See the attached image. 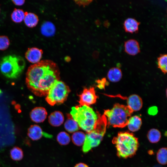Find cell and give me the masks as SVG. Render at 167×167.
I'll use <instances>...</instances> for the list:
<instances>
[{
    "label": "cell",
    "instance_id": "cell-1",
    "mask_svg": "<svg viewBox=\"0 0 167 167\" xmlns=\"http://www.w3.org/2000/svg\"><path fill=\"white\" fill-rule=\"evenodd\" d=\"M60 79L59 71L56 63L49 60H44L29 67L26 82L34 94L42 96L47 95L52 85Z\"/></svg>",
    "mask_w": 167,
    "mask_h": 167
},
{
    "label": "cell",
    "instance_id": "cell-2",
    "mask_svg": "<svg viewBox=\"0 0 167 167\" xmlns=\"http://www.w3.org/2000/svg\"><path fill=\"white\" fill-rule=\"evenodd\" d=\"M112 143L116 148L118 156L124 158L134 156L139 145L138 138L129 132H119L113 139Z\"/></svg>",
    "mask_w": 167,
    "mask_h": 167
},
{
    "label": "cell",
    "instance_id": "cell-3",
    "mask_svg": "<svg viewBox=\"0 0 167 167\" xmlns=\"http://www.w3.org/2000/svg\"><path fill=\"white\" fill-rule=\"evenodd\" d=\"M70 114L79 128L87 133L93 130L98 119L97 114L91 108L86 105L72 107Z\"/></svg>",
    "mask_w": 167,
    "mask_h": 167
},
{
    "label": "cell",
    "instance_id": "cell-4",
    "mask_svg": "<svg viewBox=\"0 0 167 167\" xmlns=\"http://www.w3.org/2000/svg\"><path fill=\"white\" fill-rule=\"evenodd\" d=\"M133 111L127 106L116 103L113 108L104 110L107 125L114 127L123 128L127 125Z\"/></svg>",
    "mask_w": 167,
    "mask_h": 167
},
{
    "label": "cell",
    "instance_id": "cell-5",
    "mask_svg": "<svg viewBox=\"0 0 167 167\" xmlns=\"http://www.w3.org/2000/svg\"><path fill=\"white\" fill-rule=\"evenodd\" d=\"M98 119L94 129L87 133L82 147V151L86 153L92 148L99 145L104 136L107 126V119L104 115H100L97 113Z\"/></svg>",
    "mask_w": 167,
    "mask_h": 167
},
{
    "label": "cell",
    "instance_id": "cell-6",
    "mask_svg": "<svg viewBox=\"0 0 167 167\" xmlns=\"http://www.w3.org/2000/svg\"><path fill=\"white\" fill-rule=\"evenodd\" d=\"M24 58L19 56L8 55L0 61V70L5 76L11 79L16 78L23 71L25 66Z\"/></svg>",
    "mask_w": 167,
    "mask_h": 167
},
{
    "label": "cell",
    "instance_id": "cell-7",
    "mask_svg": "<svg viewBox=\"0 0 167 167\" xmlns=\"http://www.w3.org/2000/svg\"><path fill=\"white\" fill-rule=\"evenodd\" d=\"M70 92L69 87L59 80L55 82L51 86L45 98L50 105L63 103L66 100Z\"/></svg>",
    "mask_w": 167,
    "mask_h": 167
},
{
    "label": "cell",
    "instance_id": "cell-8",
    "mask_svg": "<svg viewBox=\"0 0 167 167\" xmlns=\"http://www.w3.org/2000/svg\"><path fill=\"white\" fill-rule=\"evenodd\" d=\"M79 103L80 106H89L95 103L97 96L93 87L84 88L82 93L79 95Z\"/></svg>",
    "mask_w": 167,
    "mask_h": 167
},
{
    "label": "cell",
    "instance_id": "cell-9",
    "mask_svg": "<svg viewBox=\"0 0 167 167\" xmlns=\"http://www.w3.org/2000/svg\"><path fill=\"white\" fill-rule=\"evenodd\" d=\"M112 97H118L123 99L126 100L127 106L133 111L139 110L143 106V101L141 98L138 95L132 94L128 97H124L120 95L111 96Z\"/></svg>",
    "mask_w": 167,
    "mask_h": 167
},
{
    "label": "cell",
    "instance_id": "cell-10",
    "mask_svg": "<svg viewBox=\"0 0 167 167\" xmlns=\"http://www.w3.org/2000/svg\"><path fill=\"white\" fill-rule=\"evenodd\" d=\"M43 54L42 50L36 47L29 48L26 52L25 57L30 62L36 63L40 61Z\"/></svg>",
    "mask_w": 167,
    "mask_h": 167
},
{
    "label": "cell",
    "instance_id": "cell-11",
    "mask_svg": "<svg viewBox=\"0 0 167 167\" xmlns=\"http://www.w3.org/2000/svg\"><path fill=\"white\" fill-rule=\"evenodd\" d=\"M47 113L42 107H37L33 109L30 113V117L32 121L36 123L44 122L46 118Z\"/></svg>",
    "mask_w": 167,
    "mask_h": 167
},
{
    "label": "cell",
    "instance_id": "cell-12",
    "mask_svg": "<svg viewBox=\"0 0 167 167\" xmlns=\"http://www.w3.org/2000/svg\"><path fill=\"white\" fill-rule=\"evenodd\" d=\"M125 51L127 54L135 55L140 52V47L138 42L135 40H129L125 42Z\"/></svg>",
    "mask_w": 167,
    "mask_h": 167
},
{
    "label": "cell",
    "instance_id": "cell-13",
    "mask_svg": "<svg viewBox=\"0 0 167 167\" xmlns=\"http://www.w3.org/2000/svg\"><path fill=\"white\" fill-rule=\"evenodd\" d=\"M139 22L135 19L129 18L126 19L123 23V27L125 31L128 32H137L139 30Z\"/></svg>",
    "mask_w": 167,
    "mask_h": 167
},
{
    "label": "cell",
    "instance_id": "cell-14",
    "mask_svg": "<svg viewBox=\"0 0 167 167\" xmlns=\"http://www.w3.org/2000/svg\"><path fill=\"white\" fill-rule=\"evenodd\" d=\"M64 121L62 113L59 111H55L50 114L48 118V121L52 126L55 127L61 126Z\"/></svg>",
    "mask_w": 167,
    "mask_h": 167
},
{
    "label": "cell",
    "instance_id": "cell-15",
    "mask_svg": "<svg viewBox=\"0 0 167 167\" xmlns=\"http://www.w3.org/2000/svg\"><path fill=\"white\" fill-rule=\"evenodd\" d=\"M28 136L33 140L40 139L43 135L41 128L38 125H34L30 126L28 131Z\"/></svg>",
    "mask_w": 167,
    "mask_h": 167
},
{
    "label": "cell",
    "instance_id": "cell-16",
    "mask_svg": "<svg viewBox=\"0 0 167 167\" xmlns=\"http://www.w3.org/2000/svg\"><path fill=\"white\" fill-rule=\"evenodd\" d=\"M142 124L141 118L137 115H135L129 118L127 126L130 131L135 132L140 129Z\"/></svg>",
    "mask_w": 167,
    "mask_h": 167
},
{
    "label": "cell",
    "instance_id": "cell-17",
    "mask_svg": "<svg viewBox=\"0 0 167 167\" xmlns=\"http://www.w3.org/2000/svg\"><path fill=\"white\" fill-rule=\"evenodd\" d=\"M41 34L46 37L53 36L56 31L55 26L52 22L49 21L43 23L41 27Z\"/></svg>",
    "mask_w": 167,
    "mask_h": 167
},
{
    "label": "cell",
    "instance_id": "cell-18",
    "mask_svg": "<svg viewBox=\"0 0 167 167\" xmlns=\"http://www.w3.org/2000/svg\"><path fill=\"white\" fill-rule=\"evenodd\" d=\"M67 116V119L64 125L65 130L70 133H74L78 130L80 128L70 114H68Z\"/></svg>",
    "mask_w": 167,
    "mask_h": 167
},
{
    "label": "cell",
    "instance_id": "cell-19",
    "mask_svg": "<svg viewBox=\"0 0 167 167\" xmlns=\"http://www.w3.org/2000/svg\"><path fill=\"white\" fill-rule=\"evenodd\" d=\"M108 80L112 82H117L119 81L122 77V72L120 69L117 67L111 68L107 73Z\"/></svg>",
    "mask_w": 167,
    "mask_h": 167
},
{
    "label": "cell",
    "instance_id": "cell-20",
    "mask_svg": "<svg viewBox=\"0 0 167 167\" xmlns=\"http://www.w3.org/2000/svg\"><path fill=\"white\" fill-rule=\"evenodd\" d=\"M25 12L24 21L26 25L29 28H33L36 26L39 21L37 15L32 13Z\"/></svg>",
    "mask_w": 167,
    "mask_h": 167
},
{
    "label": "cell",
    "instance_id": "cell-21",
    "mask_svg": "<svg viewBox=\"0 0 167 167\" xmlns=\"http://www.w3.org/2000/svg\"><path fill=\"white\" fill-rule=\"evenodd\" d=\"M86 138V135L81 131H76L72 135L71 139L73 143L76 146L83 145Z\"/></svg>",
    "mask_w": 167,
    "mask_h": 167
},
{
    "label": "cell",
    "instance_id": "cell-22",
    "mask_svg": "<svg viewBox=\"0 0 167 167\" xmlns=\"http://www.w3.org/2000/svg\"><path fill=\"white\" fill-rule=\"evenodd\" d=\"M161 137L160 132L157 129L153 128L150 129L147 134L148 138L151 143H155L158 142Z\"/></svg>",
    "mask_w": 167,
    "mask_h": 167
},
{
    "label": "cell",
    "instance_id": "cell-23",
    "mask_svg": "<svg viewBox=\"0 0 167 167\" xmlns=\"http://www.w3.org/2000/svg\"><path fill=\"white\" fill-rule=\"evenodd\" d=\"M25 13L22 10L15 9L11 14V19L15 23H20L24 20Z\"/></svg>",
    "mask_w": 167,
    "mask_h": 167
},
{
    "label": "cell",
    "instance_id": "cell-24",
    "mask_svg": "<svg viewBox=\"0 0 167 167\" xmlns=\"http://www.w3.org/2000/svg\"><path fill=\"white\" fill-rule=\"evenodd\" d=\"M10 153L11 158L14 161H19L23 158V151L21 149L18 147H14L12 148Z\"/></svg>",
    "mask_w": 167,
    "mask_h": 167
},
{
    "label": "cell",
    "instance_id": "cell-25",
    "mask_svg": "<svg viewBox=\"0 0 167 167\" xmlns=\"http://www.w3.org/2000/svg\"><path fill=\"white\" fill-rule=\"evenodd\" d=\"M158 67L164 74L167 72V55L166 54H162L157 58Z\"/></svg>",
    "mask_w": 167,
    "mask_h": 167
},
{
    "label": "cell",
    "instance_id": "cell-26",
    "mask_svg": "<svg viewBox=\"0 0 167 167\" xmlns=\"http://www.w3.org/2000/svg\"><path fill=\"white\" fill-rule=\"evenodd\" d=\"M57 140L60 145H66L68 144L70 142L71 138L67 133L64 131H62L57 135Z\"/></svg>",
    "mask_w": 167,
    "mask_h": 167
},
{
    "label": "cell",
    "instance_id": "cell-27",
    "mask_svg": "<svg viewBox=\"0 0 167 167\" xmlns=\"http://www.w3.org/2000/svg\"><path fill=\"white\" fill-rule=\"evenodd\" d=\"M167 151L165 148H162L159 150L156 154V158L160 164L165 165L167 163Z\"/></svg>",
    "mask_w": 167,
    "mask_h": 167
},
{
    "label": "cell",
    "instance_id": "cell-28",
    "mask_svg": "<svg viewBox=\"0 0 167 167\" xmlns=\"http://www.w3.org/2000/svg\"><path fill=\"white\" fill-rule=\"evenodd\" d=\"M10 45V41L8 37L6 36H0V50L6 49Z\"/></svg>",
    "mask_w": 167,
    "mask_h": 167
},
{
    "label": "cell",
    "instance_id": "cell-29",
    "mask_svg": "<svg viewBox=\"0 0 167 167\" xmlns=\"http://www.w3.org/2000/svg\"><path fill=\"white\" fill-rule=\"evenodd\" d=\"M158 112L157 108L156 106H152L149 109L148 113L151 115H154L156 114Z\"/></svg>",
    "mask_w": 167,
    "mask_h": 167
},
{
    "label": "cell",
    "instance_id": "cell-30",
    "mask_svg": "<svg viewBox=\"0 0 167 167\" xmlns=\"http://www.w3.org/2000/svg\"><path fill=\"white\" fill-rule=\"evenodd\" d=\"M106 82L105 79H102L101 80H100L98 82V87L100 88H104Z\"/></svg>",
    "mask_w": 167,
    "mask_h": 167
},
{
    "label": "cell",
    "instance_id": "cell-31",
    "mask_svg": "<svg viewBox=\"0 0 167 167\" xmlns=\"http://www.w3.org/2000/svg\"><path fill=\"white\" fill-rule=\"evenodd\" d=\"M13 3L17 6H21L24 4V0H12Z\"/></svg>",
    "mask_w": 167,
    "mask_h": 167
},
{
    "label": "cell",
    "instance_id": "cell-32",
    "mask_svg": "<svg viewBox=\"0 0 167 167\" xmlns=\"http://www.w3.org/2000/svg\"><path fill=\"white\" fill-rule=\"evenodd\" d=\"M74 167H88V166L84 163H79L76 165Z\"/></svg>",
    "mask_w": 167,
    "mask_h": 167
},
{
    "label": "cell",
    "instance_id": "cell-33",
    "mask_svg": "<svg viewBox=\"0 0 167 167\" xmlns=\"http://www.w3.org/2000/svg\"><path fill=\"white\" fill-rule=\"evenodd\" d=\"M79 1V2H77V1H76V2H76V3H77L79 5H87L90 2H89L90 1H82V2H82V1Z\"/></svg>",
    "mask_w": 167,
    "mask_h": 167
}]
</instances>
